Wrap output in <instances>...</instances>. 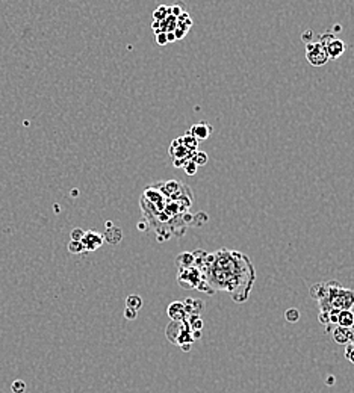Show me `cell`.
<instances>
[{
	"instance_id": "obj_35",
	"label": "cell",
	"mask_w": 354,
	"mask_h": 393,
	"mask_svg": "<svg viewBox=\"0 0 354 393\" xmlns=\"http://www.w3.org/2000/svg\"><path fill=\"white\" fill-rule=\"evenodd\" d=\"M138 228H139L141 231H145V230H148V225L144 224V222H138Z\"/></svg>"
},
{
	"instance_id": "obj_40",
	"label": "cell",
	"mask_w": 354,
	"mask_h": 393,
	"mask_svg": "<svg viewBox=\"0 0 354 393\" xmlns=\"http://www.w3.org/2000/svg\"><path fill=\"white\" fill-rule=\"evenodd\" d=\"M77 195H79V190H77V189H73V190H71V196H77Z\"/></svg>"
},
{
	"instance_id": "obj_16",
	"label": "cell",
	"mask_w": 354,
	"mask_h": 393,
	"mask_svg": "<svg viewBox=\"0 0 354 393\" xmlns=\"http://www.w3.org/2000/svg\"><path fill=\"white\" fill-rule=\"evenodd\" d=\"M179 141H180V142H182V145H183V147H185L186 150H189V151H191L192 154H194V153L197 151V145H198V141H197V139H195V138H194V136H192V135H191L189 132H186V133H185L183 136H180V138H179Z\"/></svg>"
},
{
	"instance_id": "obj_21",
	"label": "cell",
	"mask_w": 354,
	"mask_h": 393,
	"mask_svg": "<svg viewBox=\"0 0 354 393\" xmlns=\"http://www.w3.org/2000/svg\"><path fill=\"white\" fill-rule=\"evenodd\" d=\"M68 251H70L71 254H82V252L85 251V248H83L82 242L70 240V242H68Z\"/></svg>"
},
{
	"instance_id": "obj_27",
	"label": "cell",
	"mask_w": 354,
	"mask_h": 393,
	"mask_svg": "<svg viewBox=\"0 0 354 393\" xmlns=\"http://www.w3.org/2000/svg\"><path fill=\"white\" fill-rule=\"evenodd\" d=\"M312 39H313V32H312V29H307L306 32H303V35H301V41H303V42L309 44V42H312Z\"/></svg>"
},
{
	"instance_id": "obj_36",
	"label": "cell",
	"mask_w": 354,
	"mask_h": 393,
	"mask_svg": "<svg viewBox=\"0 0 354 393\" xmlns=\"http://www.w3.org/2000/svg\"><path fill=\"white\" fill-rule=\"evenodd\" d=\"M180 348H182V349H183L185 352H188V351L191 349V343H185V345H182Z\"/></svg>"
},
{
	"instance_id": "obj_32",
	"label": "cell",
	"mask_w": 354,
	"mask_h": 393,
	"mask_svg": "<svg viewBox=\"0 0 354 393\" xmlns=\"http://www.w3.org/2000/svg\"><path fill=\"white\" fill-rule=\"evenodd\" d=\"M188 160H182V159H174L172 160V163H174V166H177V168H180V166H185V163H186Z\"/></svg>"
},
{
	"instance_id": "obj_30",
	"label": "cell",
	"mask_w": 354,
	"mask_h": 393,
	"mask_svg": "<svg viewBox=\"0 0 354 393\" xmlns=\"http://www.w3.org/2000/svg\"><path fill=\"white\" fill-rule=\"evenodd\" d=\"M172 35H174V38H175V39H182V38H185V35H186V30H183L182 27L175 26V29L172 30Z\"/></svg>"
},
{
	"instance_id": "obj_34",
	"label": "cell",
	"mask_w": 354,
	"mask_h": 393,
	"mask_svg": "<svg viewBox=\"0 0 354 393\" xmlns=\"http://www.w3.org/2000/svg\"><path fill=\"white\" fill-rule=\"evenodd\" d=\"M166 41H168V42H174V41H175L172 32H168V33H166Z\"/></svg>"
},
{
	"instance_id": "obj_12",
	"label": "cell",
	"mask_w": 354,
	"mask_h": 393,
	"mask_svg": "<svg viewBox=\"0 0 354 393\" xmlns=\"http://www.w3.org/2000/svg\"><path fill=\"white\" fill-rule=\"evenodd\" d=\"M309 295L316 302L322 301L325 298V295H327V283L325 281H319V283L312 284L310 289H309Z\"/></svg>"
},
{
	"instance_id": "obj_26",
	"label": "cell",
	"mask_w": 354,
	"mask_h": 393,
	"mask_svg": "<svg viewBox=\"0 0 354 393\" xmlns=\"http://www.w3.org/2000/svg\"><path fill=\"white\" fill-rule=\"evenodd\" d=\"M85 236V230L82 228H74L71 230V240H76V242H80Z\"/></svg>"
},
{
	"instance_id": "obj_28",
	"label": "cell",
	"mask_w": 354,
	"mask_h": 393,
	"mask_svg": "<svg viewBox=\"0 0 354 393\" xmlns=\"http://www.w3.org/2000/svg\"><path fill=\"white\" fill-rule=\"evenodd\" d=\"M156 42H157L159 45H166V44H168V41H166V33H165V32H157V33H156Z\"/></svg>"
},
{
	"instance_id": "obj_20",
	"label": "cell",
	"mask_w": 354,
	"mask_h": 393,
	"mask_svg": "<svg viewBox=\"0 0 354 393\" xmlns=\"http://www.w3.org/2000/svg\"><path fill=\"white\" fill-rule=\"evenodd\" d=\"M284 319H286L289 323L298 322V319H300V311H298V308H287V310L284 311Z\"/></svg>"
},
{
	"instance_id": "obj_41",
	"label": "cell",
	"mask_w": 354,
	"mask_h": 393,
	"mask_svg": "<svg viewBox=\"0 0 354 393\" xmlns=\"http://www.w3.org/2000/svg\"><path fill=\"white\" fill-rule=\"evenodd\" d=\"M351 331H352V337H354V325L351 326Z\"/></svg>"
},
{
	"instance_id": "obj_10",
	"label": "cell",
	"mask_w": 354,
	"mask_h": 393,
	"mask_svg": "<svg viewBox=\"0 0 354 393\" xmlns=\"http://www.w3.org/2000/svg\"><path fill=\"white\" fill-rule=\"evenodd\" d=\"M212 132H213V127H212L210 124L204 122V121L194 124V125L191 127V130H189V133H191L197 141H200V139H207V138L212 135Z\"/></svg>"
},
{
	"instance_id": "obj_25",
	"label": "cell",
	"mask_w": 354,
	"mask_h": 393,
	"mask_svg": "<svg viewBox=\"0 0 354 393\" xmlns=\"http://www.w3.org/2000/svg\"><path fill=\"white\" fill-rule=\"evenodd\" d=\"M183 168H185V172H186L188 175H194V174L197 172V169H198V166H197L192 160H188Z\"/></svg>"
},
{
	"instance_id": "obj_15",
	"label": "cell",
	"mask_w": 354,
	"mask_h": 393,
	"mask_svg": "<svg viewBox=\"0 0 354 393\" xmlns=\"http://www.w3.org/2000/svg\"><path fill=\"white\" fill-rule=\"evenodd\" d=\"M175 265H177V268L195 266V257L192 252H182L175 257Z\"/></svg>"
},
{
	"instance_id": "obj_38",
	"label": "cell",
	"mask_w": 354,
	"mask_h": 393,
	"mask_svg": "<svg viewBox=\"0 0 354 393\" xmlns=\"http://www.w3.org/2000/svg\"><path fill=\"white\" fill-rule=\"evenodd\" d=\"M104 225H106V230H107V228H112V227H113V222H112V221H106Z\"/></svg>"
},
{
	"instance_id": "obj_22",
	"label": "cell",
	"mask_w": 354,
	"mask_h": 393,
	"mask_svg": "<svg viewBox=\"0 0 354 393\" xmlns=\"http://www.w3.org/2000/svg\"><path fill=\"white\" fill-rule=\"evenodd\" d=\"M336 36H334V33L333 32H324L322 35H319V38H318V42L319 44H322L324 47L330 42V41H333Z\"/></svg>"
},
{
	"instance_id": "obj_11",
	"label": "cell",
	"mask_w": 354,
	"mask_h": 393,
	"mask_svg": "<svg viewBox=\"0 0 354 393\" xmlns=\"http://www.w3.org/2000/svg\"><path fill=\"white\" fill-rule=\"evenodd\" d=\"M333 340L337 345H348V343H351L354 340L351 328H342V326L333 328Z\"/></svg>"
},
{
	"instance_id": "obj_33",
	"label": "cell",
	"mask_w": 354,
	"mask_h": 393,
	"mask_svg": "<svg viewBox=\"0 0 354 393\" xmlns=\"http://www.w3.org/2000/svg\"><path fill=\"white\" fill-rule=\"evenodd\" d=\"M200 337H201V331L192 330V340H198Z\"/></svg>"
},
{
	"instance_id": "obj_24",
	"label": "cell",
	"mask_w": 354,
	"mask_h": 393,
	"mask_svg": "<svg viewBox=\"0 0 354 393\" xmlns=\"http://www.w3.org/2000/svg\"><path fill=\"white\" fill-rule=\"evenodd\" d=\"M345 358L354 364V340L348 345H345Z\"/></svg>"
},
{
	"instance_id": "obj_8",
	"label": "cell",
	"mask_w": 354,
	"mask_h": 393,
	"mask_svg": "<svg viewBox=\"0 0 354 393\" xmlns=\"http://www.w3.org/2000/svg\"><path fill=\"white\" fill-rule=\"evenodd\" d=\"M169 156H171L172 160H174V159L191 160L192 153H191L189 150H186V148L182 145V142L179 141V138H177V139H174V141L171 142V147H169Z\"/></svg>"
},
{
	"instance_id": "obj_9",
	"label": "cell",
	"mask_w": 354,
	"mask_h": 393,
	"mask_svg": "<svg viewBox=\"0 0 354 393\" xmlns=\"http://www.w3.org/2000/svg\"><path fill=\"white\" fill-rule=\"evenodd\" d=\"M345 42L342 41V39H339V38H334L333 41H330L327 45H325V51H327V57H328V60L330 59H337L339 56H342L343 54V51H345Z\"/></svg>"
},
{
	"instance_id": "obj_5",
	"label": "cell",
	"mask_w": 354,
	"mask_h": 393,
	"mask_svg": "<svg viewBox=\"0 0 354 393\" xmlns=\"http://www.w3.org/2000/svg\"><path fill=\"white\" fill-rule=\"evenodd\" d=\"M306 57H307L309 63L313 67H321L328 60L325 47L322 44H319L318 41H315V42L312 41V42L306 44Z\"/></svg>"
},
{
	"instance_id": "obj_7",
	"label": "cell",
	"mask_w": 354,
	"mask_h": 393,
	"mask_svg": "<svg viewBox=\"0 0 354 393\" xmlns=\"http://www.w3.org/2000/svg\"><path fill=\"white\" fill-rule=\"evenodd\" d=\"M168 316L171 317V320L174 322H186L188 319V313L185 308L183 301H174L168 305Z\"/></svg>"
},
{
	"instance_id": "obj_2",
	"label": "cell",
	"mask_w": 354,
	"mask_h": 393,
	"mask_svg": "<svg viewBox=\"0 0 354 393\" xmlns=\"http://www.w3.org/2000/svg\"><path fill=\"white\" fill-rule=\"evenodd\" d=\"M327 283V295L318 302L321 311H342L354 307V289H343L337 281L330 280Z\"/></svg>"
},
{
	"instance_id": "obj_1",
	"label": "cell",
	"mask_w": 354,
	"mask_h": 393,
	"mask_svg": "<svg viewBox=\"0 0 354 393\" xmlns=\"http://www.w3.org/2000/svg\"><path fill=\"white\" fill-rule=\"evenodd\" d=\"M192 254L195 257L197 269L213 292H228L234 302L248 299L256 280V269L248 255L230 249H219L215 252L198 249Z\"/></svg>"
},
{
	"instance_id": "obj_19",
	"label": "cell",
	"mask_w": 354,
	"mask_h": 393,
	"mask_svg": "<svg viewBox=\"0 0 354 393\" xmlns=\"http://www.w3.org/2000/svg\"><path fill=\"white\" fill-rule=\"evenodd\" d=\"M191 160L197 165V166H203L207 163V154L204 151H195L191 157Z\"/></svg>"
},
{
	"instance_id": "obj_14",
	"label": "cell",
	"mask_w": 354,
	"mask_h": 393,
	"mask_svg": "<svg viewBox=\"0 0 354 393\" xmlns=\"http://www.w3.org/2000/svg\"><path fill=\"white\" fill-rule=\"evenodd\" d=\"M103 239L106 240V242H109V243H112V245H116L121 239H123V231L118 228V227H112V228H107L106 231H104V234H103Z\"/></svg>"
},
{
	"instance_id": "obj_4",
	"label": "cell",
	"mask_w": 354,
	"mask_h": 393,
	"mask_svg": "<svg viewBox=\"0 0 354 393\" xmlns=\"http://www.w3.org/2000/svg\"><path fill=\"white\" fill-rule=\"evenodd\" d=\"M177 281L185 289H197L203 281V275L197 269V266L177 268Z\"/></svg>"
},
{
	"instance_id": "obj_13",
	"label": "cell",
	"mask_w": 354,
	"mask_h": 393,
	"mask_svg": "<svg viewBox=\"0 0 354 393\" xmlns=\"http://www.w3.org/2000/svg\"><path fill=\"white\" fill-rule=\"evenodd\" d=\"M354 325V313L351 310H342L337 314V326L351 328Z\"/></svg>"
},
{
	"instance_id": "obj_29",
	"label": "cell",
	"mask_w": 354,
	"mask_h": 393,
	"mask_svg": "<svg viewBox=\"0 0 354 393\" xmlns=\"http://www.w3.org/2000/svg\"><path fill=\"white\" fill-rule=\"evenodd\" d=\"M136 316H138V311H135V310H132V308H124V317L126 319H129V320H133V319H136Z\"/></svg>"
},
{
	"instance_id": "obj_3",
	"label": "cell",
	"mask_w": 354,
	"mask_h": 393,
	"mask_svg": "<svg viewBox=\"0 0 354 393\" xmlns=\"http://www.w3.org/2000/svg\"><path fill=\"white\" fill-rule=\"evenodd\" d=\"M168 340L174 345H185V343H191L192 340V330L188 325V322H174L171 320L169 325L166 326L165 331Z\"/></svg>"
},
{
	"instance_id": "obj_31",
	"label": "cell",
	"mask_w": 354,
	"mask_h": 393,
	"mask_svg": "<svg viewBox=\"0 0 354 393\" xmlns=\"http://www.w3.org/2000/svg\"><path fill=\"white\" fill-rule=\"evenodd\" d=\"M318 320L324 325H330V320H328V313L327 311H321L319 310V314H318Z\"/></svg>"
},
{
	"instance_id": "obj_17",
	"label": "cell",
	"mask_w": 354,
	"mask_h": 393,
	"mask_svg": "<svg viewBox=\"0 0 354 393\" xmlns=\"http://www.w3.org/2000/svg\"><path fill=\"white\" fill-rule=\"evenodd\" d=\"M126 307L127 308H132L135 311H138L141 307H142V298L139 295H129L126 298Z\"/></svg>"
},
{
	"instance_id": "obj_6",
	"label": "cell",
	"mask_w": 354,
	"mask_h": 393,
	"mask_svg": "<svg viewBox=\"0 0 354 393\" xmlns=\"http://www.w3.org/2000/svg\"><path fill=\"white\" fill-rule=\"evenodd\" d=\"M103 234L94 231V230H89V231H85V236L83 239L80 240L85 251H95L97 248H100L103 245Z\"/></svg>"
},
{
	"instance_id": "obj_23",
	"label": "cell",
	"mask_w": 354,
	"mask_h": 393,
	"mask_svg": "<svg viewBox=\"0 0 354 393\" xmlns=\"http://www.w3.org/2000/svg\"><path fill=\"white\" fill-rule=\"evenodd\" d=\"M11 388H12L14 393H24V391H26V384H24V381H21V379H15V381L11 384Z\"/></svg>"
},
{
	"instance_id": "obj_18",
	"label": "cell",
	"mask_w": 354,
	"mask_h": 393,
	"mask_svg": "<svg viewBox=\"0 0 354 393\" xmlns=\"http://www.w3.org/2000/svg\"><path fill=\"white\" fill-rule=\"evenodd\" d=\"M168 15H171L169 14V6H159L154 12H153V18H154V21H163Z\"/></svg>"
},
{
	"instance_id": "obj_39",
	"label": "cell",
	"mask_w": 354,
	"mask_h": 393,
	"mask_svg": "<svg viewBox=\"0 0 354 393\" xmlns=\"http://www.w3.org/2000/svg\"><path fill=\"white\" fill-rule=\"evenodd\" d=\"M340 29H342V27H340L339 24H334V26H333V30H334V32H339Z\"/></svg>"
},
{
	"instance_id": "obj_37",
	"label": "cell",
	"mask_w": 354,
	"mask_h": 393,
	"mask_svg": "<svg viewBox=\"0 0 354 393\" xmlns=\"http://www.w3.org/2000/svg\"><path fill=\"white\" fill-rule=\"evenodd\" d=\"M325 382H327V384H333V382H334V376H333V375L328 376V378L325 379Z\"/></svg>"
}]
</instances>
